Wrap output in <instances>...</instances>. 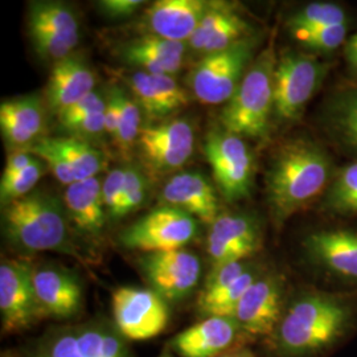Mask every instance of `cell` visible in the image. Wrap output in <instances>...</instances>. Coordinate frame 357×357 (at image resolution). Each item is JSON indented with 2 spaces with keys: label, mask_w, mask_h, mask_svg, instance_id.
<instances>
[{
  "label": "cell",
  "mask_w": 357,
  "mask_h": 357,
  "mask_svg": "<svg viewBox=\"0 0 357 357\" xmlns=\"http://www.w3.org/2000/svg\"><path fill=\"white\" fill-rule=\"evenodd\" d=\"M26 357H134L113 323L93 320L54 327L29 347Z\"/></svg>",
  "instance_id": "5"
},
{
  "label": "cell",
  "mask_w": 357,
  "mask_h": 357,
  "mask_svg": "<svg viewBox=\"0 0 357 357\" xmlns=\"http://www.w3.org/2000/svg\"><path fill=\"white\" fill-rule=\"evenodd\" d=\"M68 131H73L76 135L82 137H98L105 132V110L94 114L88 115L70 126L66 128Z\"/></svg>",
  "instance_id": "42"
},
{
  "label": "cell",
  "mask_w": 357,
  "mask_h": 357,
  "mask_svg": "<svg viewBox=\"0 0 357 357\" xmlns=\"http://www.w3.org/2000/svg\"><path fill=\"white\" fill-rule=\"evenodd\" d=\"M128 79L135 101L139 103L142 110H144L146 114L153 119L167 116L150 73H146L143 70L135 72Z\"/></svg>",
  "instance_id": "35"
},
{
  "label": "cell",
  "mask_w": 357,
  "mask_h": 357,
  "mask_svg": "<svg viewBox=\"0 0 357 357\" xmlns=\"http://www.w3.org/2000/svg\"><path fill=\"white\" fill-rule=\"evenodd\" d=\"M65 209L72 222L81 233L96 237L105 228V203L102 185L97 178L75 181L66 187L64 193Z\"/></svg>",
  "instance_id": "25"
},
{
  "label": "cell",
  "mask_w": 357,
  "mask_h": 357,
  "mask_svg": "<svg viewBox=\"0 0 357 357\" xmlns=\"http://www.w3.org/2000/svg\"><path fill=\"white\" fill-rule=\"evenodd\" d=\"M197 233V222L190 213L171 206H160L131 224L119 241L144 253H159L184 249Z\"/></svg>",
  "instance_id": "9"
},
{
  "label": "cell",
  "mask_w": 357,
  "mask_h": 357,
  "mask_svg": "<svg viewBox=\"0 0 357 357\" xmlns=\"http://www.w3.org/2000/svg\"><path fill=\"white\" fill-rule=\"evenodd\" d=\"M44 165L45 163L43 160L35 158L29 166H26L23 171L13 175V178L0 180L1 205L6 206L15 200L24 197L28 193H31L44 174V169H45Z\"/></svg>",
  "instance_id": "33"
},
{
  "label": "cell",
  "mask_w": 357,
  "mask_h": 357,
  "mask_svg": "<svg viewBox=\"0 0 357 357\" xmlns=\"http://www.w3.org/2000/svg\"><path fill=\"white\" fill-rule=\"evenodd\" d=\"M139 265L146 281L166 302L187 298L202 277L200 258L185 248L143 255Z\"/></svg>",
  "instance_id": "12"
},
{
  "label": "cell",
  "mask_w": 357,
  "mask_h": 357,
  "mask_svg": "<svg viewBox=\"0 0 357 357\" xmlns=\"http://www.w3.org/2000/svg\"><path fill=\"white\" fill-rule=\"evenodd\" d=\"M105 109H106V100H103L102 97L94 90L86 97H84L81 101H78L73 106H70L69 109L63 112L61 114L59 115V119H60V123L66 128L77 121H79L88 115L103 112Z\"/></svg>",
  "instance_id": "40"
},
{
  "label": "cell",
  "mask_w": 357,
  "mask_h": 357,
  "mask_svg": "<svg viewBox=\"0 0 357 357\" xmlns=\"http://www.w3.org/2000/svg\"><path fill=\"white\" fill-rule=\"evenodd\" d=\"M344 8L332 1H314L291 15L289 28L291 31H311L324 26L347 24Z\"/></svg>",
  "instance_id": "30"
},
{
  "label": "cell",
  "mask_w": 357,
  "mask_h": 357,
  "mask_svg": "<svg viewBox=\"0 0 357 357\" xmlns=\"http://www.w3.org/2000/svg\"><path fill=\"white\" fill-rule=\"evenodd\" d=\"M146 190H147V183L144 176L142 175L141 171L137 168H126L123 192H122L121 203L114 218L126 216L128 213L134 212L135 209H138L146 197Z\"/></svg>",
  "instance_id": "38"
},
{
  "label": "cell",
  "mask_w": 357,
  "mask_h": 357,
  "mask_svg": "<svg viewBox=\"0 0 357 357\" xmlns=\"http://www.w3.org/2000/svg\"><path fill=\"white\" fill-rule=\"evenodd\" d=\"M52 143L70 167L76 181L97 178L105 166L103 153L78 137L51 138Z\"/></svg>",
  "instance_id": "27"
},
{
  "label": "cell",
  "mask_w": 357,
  "mask_h": 357,
  "mask_svg": "<svg viewBox=\"0 0 357 357\" xmlns=\"http://www.w3.org/2000/svg\"><path fill=\"white\" fill-rule=\"evenodd\" d=\"M116 97L119 101V128L115 137V142L121 150L128 151V149L138 142L141 134V106L132 100L128 93L121 88L114 86Z\"/></svg>",
  "instance_id": "32"
},
{
  "label": "cell",
  "mask_w": 357,
  "mask_h": 357,
  "mask_svg": "<svg viewBox=\"0 0 357 357\" xmlns=\"http://www.w3.org/2000/svg\"><path fill=\"white\" fill-rule=\"evenodd\" d=\"M324 121L335 141L357 156V89L335 93L326 106Z\"/></svg>",
  "instance_id": "26"
},
{
  "label": "cell",
  "mask_w": 357,
  "mask_h": 357,
  "mask_svg": "<svg viewBox=\"0 0 357 357\" xmlns=\"http://www.w3.org/2000/svg\"><path fill=\"white\" fill-rule=\"evenodd\" d=\"M259 273L250 264V266L243 274L230 283L228 287L208 298L197 299V308L203 318L208 317H227L233 318L240 301L248 291V289L257 281Z\"/></svg>",
  "instance_id": "29"
},
{
  "label": "cell",
  "mask_w": 357,
  "mask_h": 357,
  "mask_svg": "<svg viewBox=\"0 0 357 357\" xmlns=\"http://www.w3.org/2000/svg\"><path fill=\"white\" fill-rule=\"evenodd\" d=\"M162 199L167 205L178 208L209 225L220 216L216 191L199 172H183L169 178L162 191Z\"/></svg>",
  "instance_id": "21"
},
{
  "label": "cell",
  "mask_w": 357,
  "mask_h": 357,
  "mask_svg": "<svg viewBox=\"0 0 357 357\" xmlns=\"http://www.w3.org/2000/svg\"><path fill=\"white\" fill-rule=\"evenodd\" d=\"M261 243V227L255 217L241 213L220 215L211 224L206 238L212 268L248 261L259 252Z\"/></svg>",
  "instance_id": "14"
},
{
  "label": "cell",
  "mask_w": 357,
  "mask_h": 357,
  "mask_svg": "<svg viewBox=\"0 0 357 357\" xmlns=\"http://www.w3.org/2000/svg\"><path fill=\"white\" fill-rule=\"evenodd\" d=\"M204 153L217 187L228 202H238L250 195L255 159L243 138L225 130L211 131L205 138Z\"/></svg>",
  "instance_id": "8"
},
{
  "label": "cell",
  "mask_w": 357,
  "mask_h": 357,
  "mask_svg": "<svg viewBox=\"0 0 357 357\" xmlns=\"http://www.w3.org/2000/svg\"><path fill=\"white\" fill-rule=\"evenodd\" d=\"M32 280L41 319H73L82 310L84 290L69 270L59 266L33 268Z\"/></svg>",
  "instance_id": "17"
},
{
  "label": "cell",
  "mask_w": 357,
  "mask_h": 357,
  "mask_svg": "<svg viewBox=\"0 0 357 357\" xmlns=\"http://www.w3.org/2000/svg\"><path fill=\"white\" fill-rule=\"evenodd\" d=\"M255 51V41L250 38L228 50L205 54L190 77L197 100L211 106L228 102L252 64Z\"/></svg>",
  "instance_id": "6"
},
{
  "label": "cell",
  "mask_w": 357,
  "mask_h": 357,
  "mask_svg": "<svg viewBox=\"0 0 357 357\" xmlns=\"http://www.w3.org/2000/svg\"><path fill=\"white\" fill-rule=\"evenodd\" d=\"M348 41H349V43H354V44H357V32L354 36H351V38H349Z\"/></svg>",
  "instance_id": "49"
},
{
  "label": "cell",
  "mask_w": 357,
  "mask_h": 357,
  "mask_svg": "<svg viewBox=\"0 0 357 357\" xmlns=\"http://www.w3.org/2000/svg\"><path fill=\"white\" fill-rule=\"evenodd\" d=\"M125 178H126V169H114L106 176L103 181V203H105L106 211L112 217L115 216L121 203Z\"/></svg>",
  "instance_id": "41"
},
{
  "label": "cell",
  "mask_w": 357,
  "mask_h": 357,
  "mask_svg": "<svg viewBox=\"0 0 357 357\" xmlns=\"http://www.w3.org/2000/svg\"><path fill=\"white\" fill-rule=\"evenodd\" d=\"M119 101L116 97L115 88L110 89L109 97L106 100V109H105V132L112 138L116 137L118 128H119Z\"/></svg>",
  "instance_id": "44"
},
{
  "label": "cell",
  "mask_w": 357,
  "mask_h": 357,
  "mask_svg": "<svg viewBox=\"0 0 357 357\" xmlns=\"http://www.w3.org/2000/svg\"><path fill=\"white\" fill-rule=\"evenodd\" d=\"M3 231L8 243L26 255L56 252L81 257L70 236L66 209L50 193L31 192L6 205Z\"/></svg>",
  "instance_id": "3"
},
{
  "label": "cell",
  "mask_w": 357,
  "mask_h": 357,
  "mask_svg": "<svg viewBox=\"0 0 357 357\" xmlns=\"http://www.w3.org/2000/svg\"><path fill=\"white\" fill-rule=\"evenodd\" d=\"M326 206L339 213H357V162L337 172L326 195Z\"/></svg>",
  "instance_id": "31"
},
{
  "label": "cell",
  "mask_w": 357,
  "mask_h": 357,
  "mask_svg": "<svg viewBox=\"0 0 357 357\" xmlns=\"http://www.w3.org/2000/svg\"><path fill=\"white\" fill-rule=\"evenodd\" d=\"M32 277L33 266L26 261H1L0 321L3 335L28 331L41 320Z\"/></svg>",
  "instance_id": "11"
},
{
  "label": "cell",
  "mask_w": 357,
  "mask_h": 357,
  "mask_svg": "<svg viewBox=\"0 0 357 357\" xmlns=\"http://www.w3.org/2000/svg\"><path fill=\"white\" fill-rule=\"evenodd\" d=\"M347 32L348 24H339L311 31H293V35L303 47L311 51L330 53L344 44Z\"/></svg>",
  "instance_id": "34"
},
{
  "label": "cell",
  "mask_w": 357,
  "mask_h": 357,
  "mask_svg": "<svg viewBox=\"0 0 357 357\" xmlns=\"http://www.w3.org/2000/svg\"><path fill=\"white\" fill-rule=\"evenodd\" d=\"M344 54L347 63L351 66V69L357 73V44L347 41Z\"/></svg>",
  "instance_id": "46"
},
{
  "label": "cell",
  "mask_w": 357,
  "mask_h": 357,
  "mask_svg": "<svg viewBox=\"0 0 357 357\" xmlns=\"http://www.w3.org/2000/svg\"><path fill=\"white\" fill-rule=\"evenodd\" d=\"M185 51L184 43L146 35L130 41L123 48V59L150 75L172 76L180 70Z\"/></svg>",
  "instance_id": "24"
},
{
  "label": "cell",
  "mask_w": 357,
  "mask_h": 357,
  "mask_svg": "<svg viewBox=\"0 0 357 357\" xmlns=\"http://www.w3.org/2000/svg\"><path fill=\"white\" fill-rule=\"evenodd\" d=\"M220 357H255V355L249 348L240 347V348H236V349L227 352V354H224L222 356Z\"/></svg>",
  "instance_id": "47"
},
{
  "label": "cell",
  "mask_w": 357,
  "mask_h": 357,
  "mask_svg": "<svg viewBox=\"0 0 357 357\" xmlns=\"http://www.w3.org/2000/svg\"><path fill=\"white\" fill-rule=\"evenodd\" d=\"M112 311L115 328L128 342H143L159 336L169 320L166 301L153 289H116L112 295Z\"/></svg>",
  "instance_id": "10"
},
{
  "label": "cell",
  "mask_w": 357,
  "mask_h": 357,
  "mask_svg": "<svg viewBox=\"0 0 357 357\" xmlns=\"http://www.w3.org/2000/svg\"><path fill=\"white\" fill-rule=\"evenodd\" d=\"M29 35L35 51L40 54V57L53 60L54 63L69 57L78 44V41L75 40L63 38L38 28H29Z\"/></svg>",
  "instance_id": "36"
},
{
  "label": "cell",
  "mask_w": 357,
  "mask_h": 357,
  "mask_svg": "<svg viewBox=\"0 0 357 357\" xmlns=\"http://www.w3.org/2000/svg\"><path fill=\"white\" fill-rule=\"evenodd\" d=\"M330 65L314 56L286 52L274 72V114L281 121H294L320 89Z\"/></svg>",
  "instance_id": "7"
},
{
  "label": "cell",
  "mask_w": 357,
  "mask_h": 357,
  "mask_svg": "<svg viewBox=\"0 0 357 357\" xmlns=\"http://www.w3.org/2000/svg\"><path fill=\"white\" fill-rule=\"evenodd\" d=\"M195 135L191 123L174 119L142 128L138 147L151 168L167 172L184 166L193 153Z\"/></svg>",
  "instance_id": "16"
},
{
  "label": "cell",
  "mask_w": 357,
  "mask_h": 357,
  "mask_svg": "<svg viewBox=\"0 0 357 357\" xmlns=\"http://www.w3.org/2000/svg\"><path fill=\"white\" fill-rule=\"evenodd\" d=\"M250 33L252 26L234 7L227 3H211L188 43L195 51L209 54L250 38Z\"/></svg>",
  "instance_id": "19"
},
{
  "label": "cell",
  "mask_w": 357,
  "mask_h": 357,
  "mask_svg": "<svg viewBox=\"0 0 357 357\" xmlns=\"http://www.w3.org/2000/svg\"><path fill=\"white\" fill-rule=\"evenodd\" d=\"M332 162L319 144L289 142L274 156L266 175L268 204L282 224L330 187Z\"/></svg>",
  "instance_id": "2"
},
{
  "label": "cell",
  "mask_w": 357,
  "mask_h": 357,
  "mask_svg": "<svg viewBox=\"0 0 357 357\" xmlns=\"http://www.w3.org/2000/svg\"><path fill=\"white\" fill-rule=\"evenodd\" d=\"M33 159L35 156H32V153L24 150H17L11 155H8L3 174H1V180L13 178V175H16L17 172L23 171L26 166H29Z\"/></svg>",
  "instance_id": "45"
},
{
  "label": "cell",
  "mask_w": 357,
  "mask_h": 357,
  "mask_svg": "<svg viewBox=\"0 0 357 357\" xmlns=\"http://www.w3.org/2000/svg\"><path fill=\"white\" fill-rule=\"evenodd\" d=\"M96 86V76L81 57L70 54L64 60L54 63L52 68L47 98L48 105L57 116L81 101Z\"/></svg>",
  "instance_id": "22"
},
{
  "label": "cell",
  "mask_w": 357,
  "mask_h": 357,
  "mask_svg": "<svg viewBox=\"0 0 357 357\" xmlns=\"http://www.w3.org/2000/svg\"><path fill=\"white\" fill-rule=\"evenodd\" d=\"M209 4L204 0H159L147 8L144 24L153 36L190 41Z\"/></svg>",
  "instance_id": "20"
},
{
  "label": "cell",
  "mask_w": 357,
  "mask_h": 357,
  "mask_svg": "<svg viewBox=\"0 0 357 357\" xmlns=\"http://www.w3.org/2000/svg\"><path fill=\"white\" fill-rule=\"evenodd\" d=\"M24 151L36 155L40 160H43L47 166L50 167L54 178L66 187H69L76 181L70 167L68 166L61 153L57 151V149L52 143L51 138H40Z\"/></svg>",
  "instance_id": "37"
},
{
  "label": "cell",
  "mask_w": 357,
  "mask_h": 357,
  "mask_svg": "<svg viewBox=\"0 0 357 357\" xmlns=\"http://www.w3.org/2000/svg\"><path fill=\"white\" fill-rule=\"evenodd\" d=\"M159 357H174V355H172V351H171L169 348H166V349L159 355Z\"/></svg>",
  "instance_id": "48"
},
{
  "label": "cell",
  "mask_w": 357,
  "mask_h": 357,
  "mask_svg": "<svg viewBox=\"0 0 357 357\" xmlns=\"http://www.w3.org/2000/svg\"><path fill=\"white\" fill-rule=\"evenodd\" d=\"M284 283L274 274L259 275L248 289L233 318L249 340L268 339L284 312Z\"/></svg>",
  "instance_id": "13"
},
{
  "label": "cell",
  "mask_w": 357,
  "mask_h": 357,
  "mask_svg": "<svg viewBox=\"0 0 357 357\" xmlns=\"http://www.w3.org/2000/svg\"><path fill=\"white\" fill-rule=\"evenodd\" d=\"M44 123V107L38 97L7 100L0 105L1 135L11 147L28 149L40 139Z\"/></svg>",
  "instance_id": "23"
},
{
  "label": "cell",
  "mask_w": 357,
  "mask_h": 357,
  "mask_svg": "<svg viewBox=\"0 0 357 357\" xmlns=\"http://www.w3.org/2000/svg\"><path fill=\"white\" fill-rule=\"evenodd\" d=\"M277 56L273 43L250 64L234 96L221 113L225 131L240 138L262 139L274 114V72Z\"/></svg>",
  "instance_id": "4"
},
{
  "label": "cell",
  "mask_w": 357,
  "mask_h": 357,
  "mask_svg": "<svg viewBox=\"0 0 357 357\" xmlns=\"http://www.w3.org/2000/svg\"><path fill=\"white\" fill-rule=\"evenodd\" d=\"M153 85L167 115L188 105V97L178 81L168 75H151Z\"/></svg>",
  "instance_id": "39"
},
{
  "label": "cell",
  "mask_w": 357,
  "mask_h": 357,
  "mask_svg": "<svg viewBox=\"0 0 357 357\" xmlns=\"http://www.w3.org/2000/svg\"><path fill=\"white\" fill-rule=\"evenodd\" d=\"M308 258L333 275L357 282V231L318 230L305 238Z\"/></svg>",
  "instance_id": "18"
},
{
  "label": "cell",
  "mask_w": 357,
  "mask_h": 357,
  "mask_svg": "<svg viewBox=\"0 0 357 357\" xmlns=\"http://www.w3.org/2000/svg\"><path fill=\"white\" fill-rule=\"evenodd\" d=\"M248 342L234 318L208 317L178 332L168 348L180 357H220Z\"/></svg>",
  "instance_id": "15"
},
{
  "label": "cell",
  "mask_w": 357,
  "mask_h": 357,
  "mask_svg": "<svg viewBox=\"0 0 357 357\" xmlns=\"http://www.w3.org/2000/svg\"><path fill=\"white\" fill-rule=\"evenodd\" d=\"M141 0H105L101 8L110 17H128L142 7Z\"/></svg>",
  "instance_id": "43"
},
{
  "label": "cell",
  "mask_w": 357,
  "mask_h": 357,
  "mask_svg": "<svg viewBox=\"0 0 357 357\" xmlns=\"http://www.w3.org/2000/svg\"><path fill=\"white\" fill-rule=\"evenodd\" d=\"M28 26L52 32L75 41L79 38V24L76 13L68 6L57 1L32 3L28 13Z\"/></svg>",
  "instance_id": "28"
},
{
  "label": "cell",
  "mask_w": 357,
  "mask_h": 357,
  "mask_svg": "<svg viewBox=\"0 0 357 357\" xmlns=\"http://www.w3.org/2000/svg\"><path fill=\"white\" fill-rule=\"evenodd\" d=\"M354 317L345 298L323 291L302 294L284 308L268 340L278 357L320 356L344 339Z\"/></svg>",
  "instance_id": "1"
}]
</instances>
